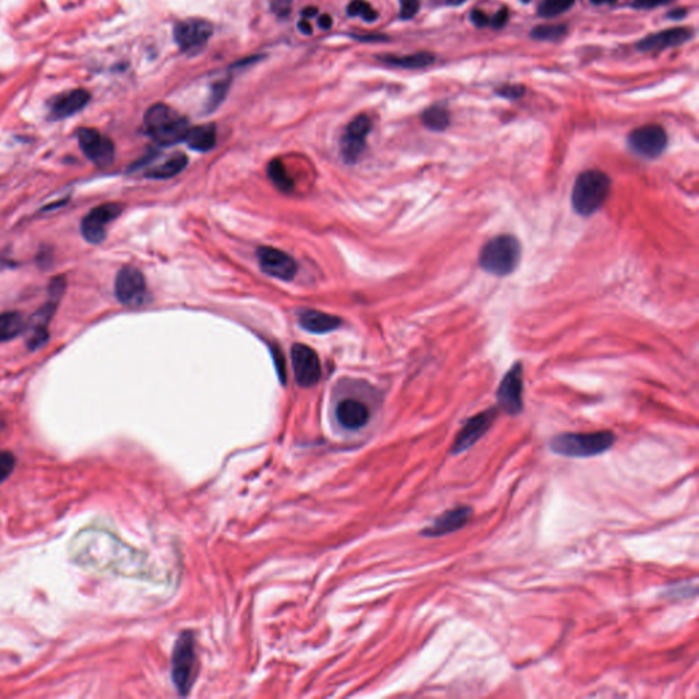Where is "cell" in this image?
<instances>
[{"instance_id": "obj_1", "label": "cell", "mask_w": 699, "mask_h": 699, "mask_svg": "<svg viewBox=\"0 0 699 699\" xmlns=\"http://www.w3.org/2000/svg\"><path fill=\"white\" fill-rule=\"evenodd\" d=\"M616 443L610 431L592 433H558L549 440V450L566 458H593L609 451Z\"/></svg>"}, {"instance_id": "obj_2", "label": "cell", "mask_w": 699, "mask_h": 699, "mask_svg": "<svg viewBox=\"0 0 699 699\" xmlns=\"http://www.w3.org/2000/svg\"><path fill=\"white\" fill-rule=\"evenodd\" d=\"M144 126L148 136L163 146L183 141L190 129L185 117L163 103L152 105L145 112Z\"/></svg>"}, {"instance_id": "obj_3", "label": "cell", "mask_w": 699, "mask_h": 699, "mask_svg": "<svg viewBox=\"0 0 699 699\" xmlns=\"http://www.w3.org/2000/svg\"><path fill=\"white\" fill-rule=\"evenodd\" d=\"M610 192V178L603 171L589 169L579 174L573 188L571 201L580 216H592L605 202Z\"/></svg>"}, {"instance_id": "obj_4", "label": "cell", "mask_w": 699, "mask_h": 699, "mask_svg": "<svg viewBox=\"0 0 699 699\" xmlns=\"http://www.w3.org/2000/svg\"><path fill=\"white\" fill-rule=\"evenodd\" d=\"M522 246L512 235H499L485 243L480 251L481 269L497 277L512 273L521 261Z\"/></svg>"}, {"instance_id": "obj_5", "label": "cell", "mask_w": 699, "mask_h": 699, "mask_svg": "<svg viewBox=\"0 0 699 699\" xmlns=\"http://www.w3.org/2000/svg\"><path fill=\"white\" fill-rule=\"evenodd\" d=\"M197 654L195 642L192 632H183L174 648L172 653V681L179 694L188 695L193 687L197 676Z\"/></svg>"}, {"instance_id": "obj_6", "label": "cell", "mask_w": 699, "mask_h": 699, "mask_svg": "<svg viewBox=\"0 0 699 699\" xmlns=\"http://www.w3.org/2000/svg\"><path fill=\"white\" fill-rule=\"evenodd\" d=\"M66 289V280L62 276L55 277L49 285L48 302L34 314L27 325V347L30 350H36L43 346L48 339V324L55 314L56 306Z\"/></svg>"}, {"instance_id": "obj_7", "label": "cell", "mask_w": 699, "mask_h": 699, "mask_svg": "<svg viewBox=\"0 0 699 699\" xmlns=\"http://www.w3.org/2000/svg\"><path fill=\"white\" fill-rule=\"evenodd\" d=\"M214 34V26L201 18L181 21L174 27V39L186 53H197L207 46Z\"/></svg>"}, {"instance_id": "obj_8", "label": "cell", "mask_w": 699, "mask_h": 699, "mask_svg": "<svg viewBox=\"0 0 699 699\" xmlns=\"http://www.w3.org/2000/svg\"><path fill=\"white\" fill-rule=\"evenodd\" d=\"M668 136L658 124H648L638 127L628 136L629 149L645 159H655L665 150Z\"/></svg>"}, {"instance_id": "obj_9", "label": "cell", "mask_w": 699, "mask_h": 699, "mask_svg": "<svg viewBox=\"0 0 699 699\" xmlns=\"http://www.w3.org/2000/svg\"><path fill=\"white\" fill-rule=\"evenodd\" d=\"M497 405L508 415H518L523 411V370L519 363L514 365L496 392Z\"/></svg>"}, {"instance_id": "obj_10", "label": "cell", "mask_w": 699, "mask_h": 699, "mask_svg": "<svg viewBox=\"0 0 699 699\" xmlns=\"http://www.w3.org/2000/svg\"><path fill=\"white\" fill-rule=\"evenodd\" d=\"M78 143L85 156L93 162L97 167H108L114 162L115 146L112 141L103 136L96 129L82 127L77 133Z\"/></svg>"}, {"instance_id": "obj_11", "label": "cell", "mask_w": 699, "mask_h": 699, "mask_svg": "<svg viewBox=\"0 0 699 699\" xmlns=\"http://www.w3.org/2000/svg\"><path fill=\"white\" fill-rule=\"evenodd\" d=\"M497 417L496 409H488L470 418L459 432L451 447V455H459L470 450L493 425Z\"/></svg>"}, {"instance_id": "obj_12", "label": "cell", "mask_w": 699, "mask_h": 699, "mask_svg": "<svg viewBox=\"0 0 699 699\" xmlns=\"http://www.w3.org/2000/svg\"><path fill=\"white\" fill-rule=\"evenodd\" d=\"M115 295L126 306L141 305L146 296L144 275L134 266H124L117 275Z\"/></svg>"}, {"instance_id": "obj_13", "label": "cell", "mask_w": 699, "mask_h": 699, "mask_svg": "<svg viewBox=\"0 0 699 699\" xmlns=\"http://www.w3.org/2000/svg\"><path fill=\"white\" fill-rule=\"evenodd\" d=\"M291 360L295 380L299 386L309 388L318 383L321 377V363L311 347L295 343L291 350Z\"/></svg>"}, {"instance_id": "obj_14", "label": "cell", "mask_w": 699, "mask_h": 699, "mask_svg": "<svg viewBox=\"0 0 699 699\" xmlns=\"http://www.w3.org/2000/svg\"><path fill=\"white\" fill-rule=\"evenodd\" d=\"M122 214V205L115 202L103 204L92 209L81 223L84 238L91 243H100L105 238V228Z\"/></svg>"}, {"instance_id": "obj_15", "label": "cell", "mask_w": 699, "mask_h": 699, "mask_svg": "<svg viewBox=\"0 0 699 699\" xmlns=\"http://www.w3.org/2000/svg\"><path fill=\"white\" fill-rule=\"evenodd\" d=\"M257 257L261 269L272 277L289 282L298 272L296 261L279 249L269 246L260 247L257 251Z\"/></svg>"}, {"instance_id": "obj_16", "label": "cell", "mask_w": 699, "mask_h": 699, "mask_svg": "<svg viewBox=\"0 0 699 699\" xmlns=\"http://www.w3.org/2000/svg\"><path fill=\"white\" fill-rule=\"evenodd\" d=\"M372 129V122L366 115H358L348 123L340 143V149L347 163H355L361 156L365 141Z\"/></svg>"}, {"instance_id": "obj_17", "label": "cell", "mask_w": 699, "mask_h": 699, "mask_svg": "<svg viewBox=\"0 0 699 699\" xmlns=\"http://www.w3.org/2000/svg\"><path fill=\"white\" fill-rule=\"evenodd\" d=\"M473 508L469 506H460L445 511L443 515L436 518L433 523L421 531L422 537L437 538L447 534H452L455 531L462 530L471 519Z\"/></svg>"}, {"instance_id": "obj_18", "label": "cell", "mask_w": 699, "mask_h": 699, "mask_svg": "<svg viewBox=\"0 0 699 699\" xmlns=\"http://www.w3.org/2000/svg\"><path fill=\"white\" fill-rule=\"evenodd\" d=\"M693 36H694V32L690 27H672V29H667V30L654 33V34L642 39L636 47L641 52L662 51V49L681 46L684 43H687L688 40H691Z\"/></svg>"}, {"instance_id": "obj_19", "label": "cell", "mask_w": 699, "mask_h": 699, "mask_svg": "<svg viewBox=\"0 0 699 699\" xmlns=\"http://www.w3.org/2000/svg\"><path fill=\"white\" fill-rule=\"evenodd\" d=\"M91 100V93L85 89H72L53 97L49 104L51 117L65 119L79 112Z\"/></svg>"}, {"instance_id": "obj_20", "label": "cell", "mask_w": 699, "mask_h": 699, "mask_svg": "<svg viewBox=\"0 0 699 699\" xmlns=\"http://www.w3.org/2000/svg\"><path fill=\"white\" fill-rule=\"evenodd\" d=\"M370 418L369 409L355 399L341 400L337 407V419L339 424L348 431L363 428Z\"/></svg>"}, {"instance_id": "obj_21", "label": "cell", "mask_w": 699, "mask_h": 699, "mask_svg": "<svg viewBox=\"0 0 699 699\" xmlns=\"http://www.w3.org/2000/svg\"><path fill=\"white\" fill-rule=\"evenodd\" d=\"M299 324L303 329L312 334H328L338 329L341 324V320L332 314L317 312V311H305L299 315Z\"/></svg>"}, {"instance_id": "obj_22", "label": "cell", "mask_w": 699, "mask_h": 699, "mask_svg": "<svg viewBox=\"0 0 699 699\" xmlns=\"http://www.w3.org/2000/svg\"><path fill=\"white\" fill-rule=\"evenodd\" d=\"M183 141L197 152H208L216 145V127L212 123L192 127Z\"/></svg>"}, {"instance_id": "obj_23", "label": "cell", "mask_w": 699, "mask_h": 699, "mask_svg": "<svg viewBox=\"0 0 699 699\" xmlns=\"http://www.w3.org/2000/svg\"><path fill=\"white\" fill-rule=\"evenodd\" d=\"M384 65H388L391 67H398V69H406V70H415V69H424L431 66L434 62L433 53L431 52H417L406 56H393V55H386L379 58Z\"/></svg>"}, {"instance_id": "obj_24", "label": "cell", "mask_w": 699, "mask_h": 699, "mask_svg": "<svg viewBox=\"0 0 699 699\" xmlns=\"http://www.w3.org/2000/svg\"><path fill=\"white\" fill-rule=\"evenodd\" d=\"M25 329H26V322L22 314L18 312H6L0 314V343L20 337Z\"/></svg>"}, {"instance_id": "obj_25", "label": "cell", "mask_w": 699, "mask_h": 699, "mask_svg": "<svg viewBox=\"0 0 699 699\" xmlns=\"http://www.w3.org/2000/svg\"><path fill=\"white\" fill-rule=\"evenodd\" d=\"M188 166V157L183 153H175L167 162L146 172L148 178L153 179H167L178 175Z\"/></svg>"}, {"instance_id": "obj_26", "label": "cell", "mask_w": 699, "mask_h": 699, "mask_svg": "<svg viewBox=\"0 0 699 699\" xmlns=\"http://www.w3.org/2000/svg\"><path fill=\"white\" fill-rule=\"evenodd\" d=\"M421 121L429 130L444 131L450 126V112L445 107L436 104L424 111Z\"/></svg>"}, {"instance_id": "obj_27", "label": "cell", "mask_w": 699, "mask_h": 699, "mask_svg": "<svg viewBox=\"0 0 699 699\" xmlns=\"http://www.w3.org/2000/svg\"><path fill=\"white\" fill-rule=\"evenodd\" d=\"M268 175L269 178L272 179V182L275 183V186L285 192V193H291L292 189H294V181L291 179L287 171H286V167L283 166V163L280 160H272L268 166Z\"/></svg>"}, {"instance_id": "obj_28", "label": "cell", "mask_w": 699, "mask_h": 699, "mask_svg": "<svg viewBox=\"0 0 699 699\" xmlns=\"http://www.w3.org/2000/svg\"><path fill=\"white\" fill-rule=\"evenodd\" d=\"M567 33L566 25H540L531 29V39L538 41H557Z\"/></svg>"}, {"instance_id": "obj_29", "label": "cell", "mask_w": 699, "mask_h": 699, "mask_svg": "<svg viewBox=\"0 0 699 699\" xmlns=\"http://www.w3.org/2000/svg\"><path fill=\"white\" fill-rule=\"evenodd\" d=\"M575 0H541L538 6V15L542 18H554L574 6Z\"/></svg>"}, {"instance_id": "obj_30", "label": "cell", "mask_w": 699, "mask_h": 699, "mask_svg": "<svg viewBox=\"0 0 699 699\" xmlns=\"http://www.w3.org/2000/svg\"><path fill=\"white\" fill-rule=\"evenodd\" d=\"M350 17H360L366 22H374L379 18L377 11L366 0H351L347 6Z\"/></svg>"}, {"instance_id": "obj_31", "label": "cell", "mask_w": 699, "mask_h": 699, "mask_svg": "<svg viewBox=\"0 0 699 699\" xmlns=\"http://www.w3.org/2000/svg\"><path fill=\"white\" fill-rule=\"evenodd\" d=\"M15 463H17L15 457L11 452L0 451V483L11 476Z\"/></svg>"}, {"instance_id": "obj_32", "label": "cell", "mask_w": 699, "mask_h": 699, "mask_svg": "<svg viewBox=\"0 0 699 699\" xmlns=\"http://www.w3.org/2000/svg\"><path fill=\"white\" fill-rule=\"evenodd\" d=\"M228 86H230V81H224V79L217 82L216 85L214 86V92L209 97V104H208L209 111L215 110L217 105L223 101V98L226 97V93L228 91Z\"/></svg>"}, {"instance_id": "obj_33", "label": "cell", "mask_w": 699, "mask_h": 699, "mask_svg": "<svg viewBox=\"0 0 699 699\" xmlns=\"http://www.w3.org/2000/svg\"><path fill=\"white\" fill-rule=\"evenodd\" d=\"M525 92H526V89L523 85H503V86H499V89L496 91V93L499 96L504 97L508 100L521 98L525 95Z\"/></svg>"}, {"instance_id": "obj_34", "label": "cell", "mask_w": 699, "mask_h": 699, "mask_svg": "<svg viewBox=\"0 0 699 699\" xmlns=\"http://www.w3.org/2000/svg\"><path fill=\"white\" fill-rule=\"evenodd\" d=\"M421 3L419 0H400V18L411 20L419 11Z\"/></svg>"}, {"instance_id": "obj_35", "label": "cell", "mask_w": 699, "mask_h": 699, "mask_svg": "<svg viewBox=\"0 0 699 699\" xmlns=\"http://www.w3.org/2000/svg\"><path fill=\"white\" fill-rule=\"evenodd\" d=\"M672 0H635L632 3V7L638 8V10H651V8H654V7H660V6L668 4Z\"/></svg>"}, {"instance_id": "obj_36", "label": "cell", "mask_w": 699, "mask_h": 699, "mask_svg": "<svg viewBox=\"0 0 699 699\" xmlns=\"http://www.w3.org/2000/svg\"><path fill=\"white\" fill-rule=\"evenodd\" d=\"M291 10V0H273L272 11L279 17H287Z\"/></svg>"}, {"instance_id": "obj_37", "label": "cell", "mask_w": 699, "mask_h": 699, "mask_svg": "<svg viewBox=\"0 0 699 699\" xmlns=\"http://www.w3.org/2000/svg\"><path fill=\"white\" fill-rule=\"evenodd\" d=\"M508 17H509V14H508V8H507V7H502V8H500V10H499V11H497V13H496L492 18H490V24L489 25H490L492 27H495V29H502V27L507 24Z\"/></svg>"}, {"instance_id": "obj_38", "label": "cell", "mask_w": 699, "mask_h": 699, "mask_svg": "<svg viewBox=\"0 0 699 699\" xmlns=\"http://www.w3.org/2000/svg\"><path fill=\"white\" fill-rule=\"evenodd\" d=\"M470 20H471L473 24L478 26V27H485V26L490 24V17L488 14H485L483 10H473V13L470 15Z\"/></svg>"}, {"instance_id": "obj_39", "label": "cell", "mask_w": 699, "mask_h": 699, "mask_svg": "<svg viewBox=\"0 0 699 699\" xmlns=\"http://www.w3.org/2000/svg\"><path fill=\"white\" fill-rule=\"evenodd\" d=\"M273 358H275V361H276V367H277V373H279V376H280L282 381H285V379H286V372H285V361H283V354H282L280 351L275 350V351H273Z\"/></svg>"}, {"instance_id": "obj_40", "label": "cell", "mask_w": 699, "mask_h": 699, "mask_svg": "<svg viewBox=\"0 0 699 699\" xmlns=\"http://www.w3.org/2000/svg\"><path fill=\"white\" fill-rule=\"evenodd\" d=\"M298 27H299L301 33H303V34H312V33H313V27H312V25H311V22H308L306 20L299 21Z\"/></svg>"}, {"instance_id": "obj_41", "label": "cell", "mask_w": 699, "mask_h": 699, "mask_svg": "<svg viewBox=\"0 0 699 699\" xmlns=\"http://www.w3.org/2000/svg\"><path fill=\"white\" fill-rule=\"evenodd\" d=\"M318 25L322 29H329L332 26V18L328 15V14H322L320 18H318Z\"/></svg>"}, {"instance_id": "obj_42", "label": "cell", "mask_w": 699, "mask_h": 699, "mask_svg": "<svg viewBox=\"0 0 699 699\" xmlns=\"http://www.w3.org/2000/svg\"><path fill=\"white\" fill-rule=\"evenodd\" d=\"M686 14H687V11H686L684 8H679V10H674V11L669 14V18L680 20V18H683Z\"/></svg>"}, {"instance_id": "obj_43", "label": "cell", "mask_w": 699, "mask_h": 699, "mask_svg": "<svg viewBox=\"0 0 699 699\" xmlns=\"http://www.w3.org/2000/svg\"><path fill=\"white\" fill-rule=\"evenodd\" d=\"M317 14V8L315 7H306L302 10V15L303 17H313Z\"/></svg>"}, {"instance_id": "obj_44", "label": "cell", "mask_w": 699, "mask_h": 699, "mask_svg": "<svg viewBox=\"0 0 699 699\" xmlns=\"http://www.w3.org/2000/svg\"><path fill=\"white\" fill-rule=\"evenodd\" d=\"M590 1L596 6H600V4H612V3H616L618 0H590Z\"/></svg>"}, {"instance_id": "obj_45", "label": "cell", "mask_w": 699, "mask_h": 699, "mask_svg": "<svg viewBox=\"0 0 699 699\" xmlns=\"http://www.w3.org/2000/svg\"><path fill=\"white\" fill-rule=\"evenodd\" d=\"M466 1H467V0H447V3H448V4H451V6H460V4L466 3Z\"/></svg>"}, {"instance_id": "obj_46", "label": "cell", "mask_w": 699, "mask_h": 699, "mask_svg": "<svg viewBox=\"0 0 699 699\" xmlns=\"http://www.w3.org/2000/svg\"><path fill=\"white\" fill-rule=\"evenodd\" d=\"M522 3H530V0H521Z\"/></svg>"}]
</instances>
